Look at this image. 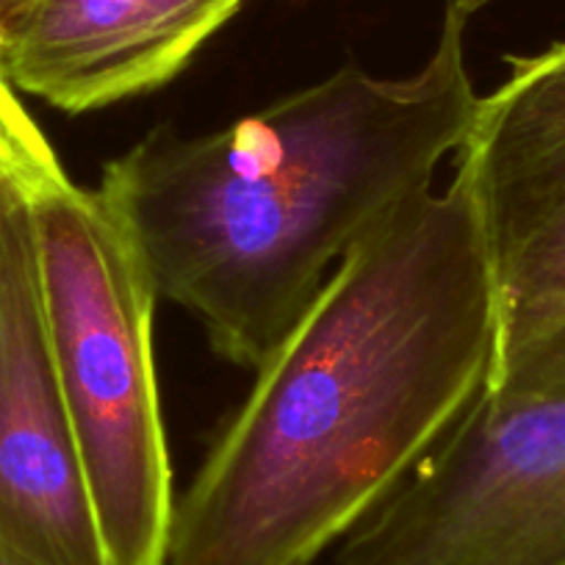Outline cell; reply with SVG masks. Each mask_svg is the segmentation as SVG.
Listing matches in <instances>:
<instances>
[{
  "instance_id": "cell-1",
  "label": "cell",
  "mask_w": 565,
  "mask_h": 565,
  "mask_svg": "<svg viewBox=\"0 0 565 565\" xmlns=\"http://www.w3.org/2000/svg\"><path fill=\"white\" fill-rule=\"evenodd\" d=\"M499 306L455 167L350 249L175 499L167 565H313L488 388Z\"/></svg>"
},
{
  "instance_id": "cell-2",
  "label": "cell",
  "mask_w": 565,
  "mask_h": 565,
  "mask_svg": "<svg viewBox=\"0 0 565 565\" xmlns=\"http://www.w3.org/2000/svg\"><path fill=\"white\" fill-rule=\"evenodd\" d=\"M466 23L447 7L411 75L344 64L209 134L159 125L103 167L97 192L159 300L192 313L216 355L255 372L341 258L458 156L480 103Z\"/></svg>"
},
{
  "instance_id": "cell-3",
  "label": "cell",
  "mask_w": 565,
  "mask_h": 565,
  "mask_svg": "<svg viewBox=\"0 0 565 565\" xmlns=\"http://www.w3.org/2000/svg\"><path fill=\"white\" fill-rule=\"evenodd\" d=\"M58 385L111 565L170 563L172 458L156 374V286L97 189L58 167L31 192Z\"/></svg>"
},
{
  "instance_id": "cell-4",
  "label": "cell",
  "mask_w": 565,
  "mask_h": 565,
  "mask_svg": "<svg viewBox=\"0 0 565 565\" xmlns=\"http://www.w3.org/2000/svg\"><path fill=\"white\" fill-rule=\"evenodd\" d=\"M339 565H565V391H482Z\"/></svg>"
},
{
  "instance_id": "cell-5",
  "label": "cell",
  "mask_w": 565,
  "mask_h": 565,
  "mask_svg": "<svg viewBox=\"0 0 565 565\" xmlns=\"http://www.w3.org/2000/svg\"><path fill=\"white\" fill-rule=\"evenodd\" d=\"M47 175L0 198V559L111 565L47 330L31 203Z\"/></svg>"
},
{
  "instance_id": "cell-6",
  "label": "cell",
  "mask_w": 565,
  "mask_h": 565,
  "mask_svg": "<svg viewBox=\"0 0 565 565\" xmlns=\"http://www.w3.org/2000/svg\"><path fill=\"white\" fill-rule=\"evenodd\" d=\"M508 64L458 150L497 289L491 380L565 324V42Z\"/></svg>"
},
{
  "instance_id": "cell-7",
  "label": "cell",
  "mask_w": 565,
  "mask_h": 565,
  "mask_svg": "<svg viewBox=\"0 0 565 565\" xmlns=\"http://www.w3.org/2000/svg\"><path fill=\"white\" fill-rule=\"evenodd\" d=\"M247 0H40L3 56L23 95L86 114L175 81Z\"/></svg>"
},
{
  "instance_id": "cell-8",
  "label": "cell",
  "mask_w": 565,
  "mask_h": 565,
  "mask_svg": "<svg viewBox=\"0 0 565 565\" xmlns=\"http://www.w3.org/2000/svg\"><path fill=\"white\" fill-rule=\"evenodd\" d=\"M56 167L62 161L0 64V198L9 183L42 178Z\"/></svg>"
},
{
  "instance_id": "cell-9",
  "label": "cell",
  "mask_w": 565,
  "mask_h": 565,
  "mask_svg": "<svg viewBox=\"0 0 565 565\" xmlns=\"http://www.w3.org/2000/svg\"><path fill=\"white\" fill-rule=\"evenodd\" d=\"M488 391L499 399L565 391V324L543 344H537L530 355L521 358L515 366L493 377L488 383Z\"/></svg>"
},
{
  "instance_id": "cell-10",
  "label": "cell",
  "mask_w": 565,
  "mask_h": 565,
  "mask_svg": "<svg viewBox=\"0 0 565 565\" xmlns=\"http://www.w3.org/2000/svg\"><path fill=\"white\" fill-rule=\"evenodd\" d=\"M40 0H0V62L34 14Z\"/></svg>"
},
{
  "instance_id": "cell-11",
  "label": "cell",
  "mask_w": 565,
  "mask_h": 565,
  "mask_svg": "<svg viewBox=\"0 0 565 565\" xmlns=\"http://www.w3.org/2000/svg\"><path fill=\"white\" fill-rule=\"evenodd\" d=\"M488 3H493V0H447V7H452L455 12H460L463 18H471L475 12L486 9Z\"/></svg>"
},
{
  "instance_id": "cell-12",
  "label": "cell",
  "mask_w": 565,
  "mask_h": 565,
  "mask_svg": "<svg viewBox=\"0 0 565 565\" xmlns=\"http://www.w3.org/2000/svg\"><path fill=\"white\" fill-rule=\"evenodd\" d=\"M0 565H12V563H7V559H0Z\"/></svg>"
}]
</instances>
